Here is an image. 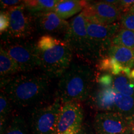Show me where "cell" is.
Segmentation results:
<instances>
[{
  "label": "cell",
  "instance_id": "6da1fadb",
  "mask_svg": "<svg viewBox=\"0 0 134 134\" xmlns=\"http://www.w3.org/2000/svg\"><path fill=\"white\" fill-rule=\"evenodd\" d=\"M50 82V77L44 73L23 74L6 80L3 84V91L11 103L26 108L47 99Z\"/></svg>",
  "mask_w": 134,
  "mask_h": 134
},
{
  "label": "cell",
  "instance_id": "7a4b0ae2",
  "mask_svg": "<svg viewBox=\"0 0 134 134\" xmlns=\"http://www.w3.org/2000/svg\"><path fill=\"white\" fill-rule=\"evenodd\" d=\"M36 48L38 68L50 78H60L71 64L73 52L64 40L43 35Z\"/></svg>",
  "mask_w": 134,
  "mask_h": 134
},
{
  "label": "cell",
  "instance_id": "3957f363",
  "mask_svg": "<svg viewBox=\"0 0 134 134\" xmlns=\"http://www.w3.org/2000/svg\"><path fill=\"white\" fill-rule=\"evenodd\" d=\"M94 77L89 65L71 63L58 81L57 97L62 104L86 99L91 94Z\"/></svg>",
  "mask_w": 134,
  "mask_h": 134
},
{
  "label": "cell",
  "instance_id": "277c9868",
  "mask_svg": "<svg viewBox=\"0 0 134 134\" xmlns=\"http://www.w3.org/2000/svg\"><path fill=\"white\" fill-rule=\"evenodd\" d=\"M87 20L80 13L71 20L63 40L77 54L86 60H94L93 49L86 30Z\"/></svg>",
  "mask_w": 134,
  "mask_h": 134
},
{
  "label": "cell",
  "instance_id": "5b68a950",
  "mask_svg": "<svg viewBox=\"0 0 134 134\" xmlns=\"http://www.w3.org/2000/svg\"><path fill=\"white\" fill-rule=\"evenodd\" d=\"M62 103L57 97L50 104L36 108L31 117V134H57Z\"/></svg>",
  "mask_w": 134,
  "mask_h": 134
},
{
  "label": "cell",
  "instance_id": "8992f818",
  "mask_svg": "<svg viewBox=\"0 0 134 134\" xmlns=\"http://www.w3.org/2000/svg\"><path fill=\"white\" fill-rule=\"evenodd\" d=\"M120 23L99 24L86 21V30L95 59L104 57L112 46L113 38L120 29Z\"/></svg>",
  "mask_w": 134,
  "mask_h": 134
},
{
  "label": "cell",
  "instance_id": "52a82bcc",
  "mask_svg": "<svg viewBox=\"0 0 134 134\" xmlns=\"http://www.w3.org/2000/svg\"><path fill=\"white\" fill-rule=\"evenodd\" d=\"M1 47L14 60L19 67L20 72H30L38 68L36 43L20 40L6 42Z\"/></svg>",
  "mask_w": 134,
  "mask_h": 134
},
{
  "label": "cell",
  "instance_id": "ba28073f",
  "mask_svg": "<svg viewBox=\"0 0 134 134\" xmlns=\"http://www.w3.org/2000/svg\"><path fill=\"white\" fill-rule=\"evenodd\" d=\"M9 14L10 24L7 33L14 39L24 40L29 37L35 27L32 14L26 9L24 1L21 4L7 9Z\"/></svg>",
  "mask_w": 134,
  "mask_h": 134
},
{
  "label": "cell",
  "instance_id": "9c48e42d",
  "mask_svg": "<svg viewBox=\"0 0 134 134\" xmlns=\"http://www.w3.org/2000/svg\"><path fill=\"white\" fill-rule=\"evenodd\" d=\"M133 122L115 112H100L94 120L98 134H131Z\"/></svg>",
  "mask_w": 134,
  "mask_h": 134
},
{
  "label": "cell",
  "instance_id": "30bf717a",
  "mask_svg": "<svg viewBox=\"0 0 134 134\" xmlns=\"http://www.w3.org/2000/svg\"><path fill=\"white\" fill-rule=\"evenodd\" d=\"M82 13L89 22L99 24H111L120 19L122 11L115 5L104 1L87 4Z\"/></svg>",
  "mask_w": 134,
  "mask_h": 134
},
{
  "label": "cell",
  "instance_id": "8fae6325",
  "mask_svg": "<svg viewBox=\"0 0 134 134\" xmlns=\"http://www.w3.org/2000/svg\"><path fill=\"white\" fill-rule=\"evenodd\" d=\"M83 119V110L77 102L62 104L58 116L57 134H62L72 128L80 129Z\"/></svg>",
  "mask_w": 134,
  "mask_h": 134
},
{
  "label": "cell",
  "instance_id": "7c38bea8",
  "mask_svg": "<svg viewBox=\"0 0 134 134\" xmlns=\"http://www.w3.org/2000/svg\"><path fill=\"white\" fill-rule=\"evenodd\" d=\"M35 27L44 35L65 34L69 27V23L60 18L54 11L33 14Z\"/></svg>",
  "mask_w": 134,
  "mask_h": 134
},
{
  "label": "cell",
  "instance_id": "4fadbf2b",
  "mask_svg": "<svg viewBox=\"0 0 134 134\" xmlns=\"http://www.w3.org/2000/svg\"><path fill=\"white\" fill-rule=\"evenodd\" d=\"M116 90L113 86L102 88L97 91L93 98V105L102 112H114Z\"/></svg>",
  "mask_w": 134,
  "mask_h": 134
},
{
  "label": "cell",
  "instance_id": "5bb4252c",
  "mask_svg": "<svg viewBox=\"0 0 134 134\" xmlns=\"http://www.w3.org/2000/svg\"><path fill=\"white\" fill-rule=\"evenodd\" d=\"M87 1L76 0H62L59 1L54 9V12L61 19H66L74 16L84 9Z\"/></svg>",
  "mask_w": 134,
  "mask_h": 134
},
{
  "label": "cell",
  "instance_id": "9a60e30c",
  "mask_svg": "<svg viewBox=\"0 0 134 134\" xmlns=\"http://www.w3.org/2000/svg\"><path fill=\"white\" fill-rule=\"evenodd\" d=\"M108 55L114 58L124 68H134V50L127 47L112 45L109 49Z\"/></svg>",
  "mask_w": 134,
  "mask_h": 134
},
{
  "label": "cell",
  "instance_id": "2e32d148",
  "mask_svg": "<svg viewBox=\"0 0 134 134\" xmlns=\"http://www.w3.org/2000/svg\"><path fill=\"white\" fill-rule=\"evenodd\" d=\"M114 112L122 115L128 120L134 122V97L125 96L116 91Z\"/></svg>",
  "mask_w": 134,
  "mask_h": 134
},
{
  "label": "cell",
  "instance_id": "e0dca14e",
  "mask_svg": "<svg viewBox=\"0 0 134 134\" xmlns=\"http://www.w3.org/2000/svg\"><path fill=\"white\" fill-rule=\"evenodd\" d=\"M58 0H27L24 1L26 9L31 14L54 11Z\"/></svg>",
  "mask_w": 134,
  "mask_h": 134
},
{
  "label": "cell",
  "instance_id": "ac0fdd59",
  "mask_svg": "<svg viewBox=\"0 0 134 134\" xmlns=\"http://www.w3.org/2000/svg\"><path fill=\"white\" fill-rule=\"evenodd\" d=\"M113 87L122 94L134 97L133 81L123 73L114 76Z\"/></svg>",
  "mask_w": 134,
  "mask_h": 134
},
{
  "label": "cell",
  "instance_id": "d6986e66",
  "mask_svg": "<svg viewBox=\"0 0 134 134\" xmlns=\"http://www.w3.org/2000/svg\"><path fill=\"white\" fill-rule=\"evenodd\" d=\"M18 65L2 47L0 48V75L1 78L19 73Z\"/></svg>",
  "mask_w": 134,
  "mask_h": 134
},
{
  "label": "cell",
  "instance_id": "ffe728a7",
  "mask_svg": "<svg viewBox=\"0 0 134 134\" xmlns=\"http://www.w3.org/2000/svg\"><path fill=\"white\" fill-rule=\"evenodd\" d=\"M112 45L134 50V31L120 28L113 38Z\"/></svg>",
  "mask_w": 134,
  "mask_h": 134
},
{
  "label": "cell",
  "instance_id": "44dd1931",
  "mask_svg": "<svg viewBox=\"0 0 134 134\" xmlns=\"http://www.w3.org/2000/svg\"><path fill=\"white\" fill-rule=\"evenodd\" d=\"M2 134H29V132L24 119L16 115L11 119Z\"/></svg>",
  "mask_w": 134,
  "mask_h": 134
},
{
  "label": "cell",
  "instance_id": "7402d4cb",
  "mask_svg": "<svg viewBox=\"0 0 134 134\" xmlns=\"http://www.w3.org/2000/svg\"><path fill=\"white\" fill-rule=\"evenodd\" d=\"M11 111V103L2 90L0 94V131L2 134L7 127V120Z\"/></svg>",
  "mask_w": 134,
  "mask_h": 134
},
{
  "label": "cell",
  "instance_id": "603a6c76",
  "mask_svg": "<svg viewBox=\"0 0 134 134\" xmlns=\"http://www.w3.org/2000/svg\"><path fill=\"white\" fill-rule=\"evenodd\" d=\"M99 68L104 71H107L113 76H117L123 73L124 67L119 63L114 58L108 56L99 60Z\"/></svg>",
  "mask_w": 134,
  "mask_h": 134
},
{
  "label": "cell",
  "instance_id": "cb8c5ba5",
  "mask_svg": "<svg viewBox=\"0 0 134 134\" xmlns=\"http://www.w3.org/2000/svg\"><path fill=\"white\" fill-rule=\"evenodd\" d=\"M120 25L121 28L134 31V12L123 13L120 19Z\"/></svg>",
  "mask_w": 134,
  "mask_h": 134
},
{
  "label": "cell",
  "instance_id": "d4e9b609",
  "mask_svg": "<svg viewBox=\"0 0 134 134\" xmlns=\"http://www.w3.org/2000/svg\"><path fill=\"white\" fill-rule=\"evenodd\" d=\"M10 18L9 13L7 10L1 11L0 13V32L1 34L7 32L9 27Z\"/></svg>",
  "mask_w": 134,
  "mask_h": 134
},
{
  "label": "cell",
  "instance_id": "484cf974",
  "mask_svg": "<svg viewBox=\"0 0 134 134\" xmlns=\"http://www.w3.org/2000/svg\"><path fill=\"white\" fill-rule=\"evenodd\" d=\"M114 76L110 73L104 74L100 76L98 79V83L102 88H108L113 85Z\"/></svg>",
  "mask_w": 134,
  "mask_h": 134
},
{
  "label": "cell",
  "instance_id": "4316f807",
  "mask_svg": "<svg viewBox=\"0 0 134 134\" xmlns=\"http://www.w3.org/2000/svg\"><path fill=\"white\" fill-rule=\"evenodd\" d=\"M134 4V0H122L119 1L117 7L119 8L122 13H127L130 11V8Z\"/></svg>",
  "mask_w": 134,
  "mask_h": 134
},
{
  "label": "cell",
  "instance_id": "83f0119b",
  "mask_svg": "<svg viewBox=\"0 0 134 134\" xmlns=\"http://www.w3.org/2000/svg\"><path fill=\"white\" fill-rule=\"evenodd\" d=\"M24 1H19V0H1V9L6 10L9 8L14 7L21 4Z\"/></svg>",
  "mask_w": 134,
  "mask_h": 134
},
{
  "label": "cell",
  "instance_id": "f1b7e54d",
  "mask_svg": "<svg viewBox=\"0 0 134 134\" xmlns=\"http://www.w3.org/2000/svg\"><path fill=\"white\" fill-rule=\"evenodd\" d=\"M80 129H77V128L70 129L68 130L66 132H65V133H63L62 134H76L78 132V131L80 130Z\"/></svg>",
  "mask_w": 134,
  "mask_h": 134
},
{
  "label": "cell",
  "instance_id": "f546056e",
  "mask_svg": "<svg viewBox=\"0 0 134 134\" xmlns=\"http://www.w3.org/2000/svg\"><path fill=\"white\" fill-rule=\"evenodd\" d=\"M76 134H90V132H88V130H87L86 127L82 126L81 128L80 129V130L78 131V132Z\"/></svg>",
  "mask_w": 134,
  "mask_h": 134
},
{
  "label": "cell",
  "instance_id": "4dcf8cb0",
  "mask_svg": "<svg viewBox=\"0 0 134 134\" xmlns=\"http://www.w3.org/2000/svg\"><path fill=\"white\" fill-rule=\"evenodd\" d=\"M130 79L133 80L134 79V69L132 70L131 74H130Z\"/></svg>",
  "mask_w": 134,
  "mask_h": 134
},
{
  "label": "cell",
  "instance_id": "1f68e13d",
  "mask_svg": "<svg viewBox=\"0 0 134 134\" xmlns=\"http://www.w3.org/2000/svg\"><path fill=\"white\" fill-rule=\"evenodd\" d=\"M129 11H132V12H134V4H133V6H132L131 8H130Z\"/></svg>",
  "mask_w": 134,
  "mask_h": 134
},
{
  "label": "cell",
  "instance_id": "d6a6232c",
  "mask_svg": "<svg viewBox=\"0 0 134 134\" xmlns=\"http://www.w3.org/2000/svg\"><path fill=\"white\" fill-rule=\"evenodd\" d=\"M132 133L134 134V122H133V125H132Z\"/></svg>",
  "mask_w": 134,
  "mask_h": 134
},
{
  "label": "cell",
  "instance_id": "836d02e7",
  "mask_svg": "<svg viewBox=\"0 0 134 134\" xmlns=\"http://www.w3.org/2000/svg\"><path fill=\"white\" fill-rule=\"evenodd\" d=\"M133 83H134V79H133Z\"/></svg>",
  "mask_w": 134,
  "mask_h": 134
}]
</instances>
